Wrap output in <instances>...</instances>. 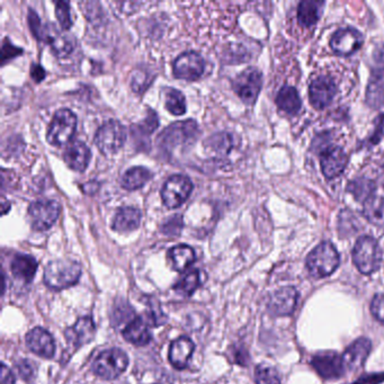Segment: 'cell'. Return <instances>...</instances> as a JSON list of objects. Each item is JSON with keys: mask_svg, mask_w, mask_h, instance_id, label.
<instances>
[{"mask_svg": "<svg viewBox=\"0 0 384 384\" xmlns=\"http://www.w3.org/2000/svg\"><path fill=\"white\" fill-rule=\"evenodd\" d=\"M122 334L125 340L136 346L148 345L152 339L148 323L142 319L141 317H136L134 320H131L123 329Z\"/></svg>", "mask_w": 384, "mask_h": 384, "instance_id": "obj_24", "label": "cell"}, {"mask_svg": "<svg viewBox=\"0 0 384 384\" xmlns=\"http://www.w3.org/2000/svg\"><path fill=\"white\" fill-rule=\"evenodd\" d=\"M16 369H18L19 376L25 380V381H30L31 378L35 374V367L34 363L29 361V360H21L16 364Z\"/></svg>", "mask_w": 384, "mask_h": 384, "instance_id": "obj_41", "label": "cell"}, {"mask_svg": "<svg viewBox=\"0 0 384 384\" xmlns=\"http://www.w3.org/2000/svg\"><path fill=\"white\" fill-rule=\"evenodd\" d=\"M60 205L54 200H39L29 207V216L34 230H49L59 218Z\"/></svg>", "mask_w": 384, "mask_h": 384, "instance_id": "obj_10", "label": "cell"}, {"mask_svg": "<svg viewBox=\"0 0 384 384\" xmlns=\"http://www.w3.org/2000/svg\"><path fill=\"white\" fill-rule=\"evenodd\" d=\"M337 93V87L331 78L319 77L314 79L309 87L310 103L317 110L328 106Z\"/></svg>", "mask_w": 384, "mask_h": 384, "instance_id": "obj_15", "label": "cell"}, {"mask_svg": "<svg viewBox=\"0 0 384 384\" xmlns=\"http://www.w3.org/2000/svg\"><path fill=\"white\" fill-rule=\"evenodd\" d=\"M381 247L374 238L363 236L355 243L353 249V262L362 274L369 275L381 266Z\"/></svg>", "mask_w": 384, "mask_h": 384, "instance_id": "obj_4", "label": "cell"}, {"mask_svg": "<svg viewBox=\"0 0 384 384\" xmlns=\"http://www.w3.org/2000/svg\"><path fill=\"white\" fill-rule=\"evenodd\" d=\"M236 145L234 134L227 132L213 134L205 141V148L209 151V154H212L216 159H225L229 157L236 148Z\"/></svg>", "mask_w": 384, "mask_h": 384, "instance_id": "obj_23", "label": "cell"}, {"mask_svg": "<svg viewBox=\"0 0 384 384\" xmlns=\"http://www.w3.org/2000/svg\"><path fill=\"white\" fill-rule=\"evenodd\" d=\"M27 347L40 358H52L56 354V344L49 331L36 327L26 335Z\"/></svg>", "mask_w": 384, "mask_h": 384, "instance_id": "obj_16", "label": "cell"}, {"mask_svg": "<svg viewBox=\"0 0 384 384\" xmlns=\"http://www.w3.org/2000/svg\"><path fill=\"white\" fill-rule=\"evenodd\" d=\"M376 185L374 182L367 178H358L351 182L347 186L349 193H352L354 198L360 202H365L373 198L376 193Z\"/></svg>", "mask_w": 384, "mask_h": 384, "instance_id": "obj_33", "label": "cell"}, {"mask_svg": "<svg viewBox=\"0 0 384 384\" xmlns=\"http://www.w3.org/2000/svg\"><path fill=\"white\" fill-rule=\"evenodd\" d=\"M90 158H92L90 149L81 141L70 142L65 147V154H63L65 163L74 172L83 173L88 167Z\"/></svg>", "mask_w": 384, "mask_h": 384, "instance_id": "obj_20", "label": "cell"}, {"mask_svg": "<svg viewBox=\"0 0 384 384\" xmlns=\"http://www.w3.org/2000/svg\"><path fill=\"white\" fill-rule=\"evenodd\" d=\"M193 189V183L185 175H173L163 184L161 198L168 209H176L185 203Z\"/></svg>", "mask_w": 384, "mask_h": 384, "instance_id": "obj_8", "label": "cell"}, {"mask_svg": "<svg viewBox=\"0 0 384 384\" xmlns=\"http://www.w3.org/2000/svg\"><path fill=\"white\" fill-rule=\"evenodd\" d=\"M94 140L95 145L102 154H116L125 145L127 130L121 122L109 120L98 129Z\"/></svg>", "mask_w": 384, "mask_h": 384, "instance_id": "obj_7", "label": "cell"}, {"mask_svg": "<svg viewBox=\"0 0 384 384\" xmlns=\"http://www.w3.org/2000/svg\"><path fill=\"white\" fill-rule=\"evenodd\" d=\"M29 24H30L31 31H32L34 36H35L36 39L40 40L42 30H43V25H42L41 21H40L38 14L35 12H33L32 9H31L30 14H29Z\"/></svg>", "mask_w": 384, "mask_h": 384, "instance_id": "obj_42", "label": "cell"}, {"mask_svg": "<svg viewBox=\"0 0 384 384\" xmlns=\"http://www.w3.org/2000/svg\"><path fill=\"white\" fill-rule=\"evenodd\" d=\"M205 63L201 54L194 51L184 52L178 56L173 63V72L178 79L187 80V81H195L202 77Z\"/></svg>", "mask_w": 384, "mask_h": 384, "instance_id": "obj_11", "label": "cell"}, {"mask_svg": "<svg viewBox=\"0 0 384 384\" xmlns=\"http://www.w3.org/2000/svg\"><path fill=\"white\" fill-rule=\"evenodd\" d=\"M152 175L149 169L138 166L127 169L122 177L121 185L127 191H136L145 186L150 181Z\"/></svg>", "mask_w": 384, "mask_h": 384, "instance_id": "obj_30", "label": "cell"}, {"mask_svg": "<svg viewBox=\"0 0 384 384\" xmlns=\"http://www.w3.org/2000/svg\"><path fill=\"white\" fill-rule=\"evenodd\" d=\"M200 272L198 269H193L191 272L186 273L181 278V281H178L175 284L174 290L177 291L179 294L185 296H191L193 293L198 290L200 287Z\"/></svg>", "mask_w": 384, "mask_h": 384, "instance_id": "obj_35", "label": "cell"}, {"mask_svg": "<svg viewBox=\"0 0 384 384\" xmlns=\"http://www.w3.org/2000/svg\"><path fill=\"white\" fill-rule=\"evenodd\" d=\"M367 104L372 109H380L384 106V70L378 69L374 70L369 77L367 85Z\"/></svg>", "mask_w": 384, "mask_h": 384, "instance_id": "obj_27", "label": "cell"}, {"mask_svg": "<svg viewBox=\"0 0 384 384\" xmlns=\"http://www.w3.org/2000/svg\"><path fill=\"white\" fill-rule=\"evenodd\" d=\"M168 257L173 269L177 272H184L195 260V251L187 245H178L168 251Z\"/></svg>", "mask_w": 384, "mask_h": 384, "instance_id": "obj_29", "label": "cell"}, {"mask_svg": "<svg viewBox=\"0 0 384 384\" xmlns=\"http://www.w3.org/2000/svg\"><path fill=\"white\" fill-rule=\"evenodd\" d=\"M372 349V344L367 338H360L349 345L342 355L346 371H356L363 367Z\"/></svg>", "mask_w": 384, "mask_h": 384, "instance_id": "obj_18", "label": "cell"}, {"mask_svg": "<svg viewBox=\"0 0 384 384\" xmlns=\"http://www.w3.org/2000/svg\"><path fill=\"white\" fill-rule=\"evenodd\" d=\"M363 43V35L352 27L338 30L330 40L331 49L340 56H351L356 52Z\"/></svg>", "mask_w": 384, "mask_h": 384, "instance_id": "obj_14", "label": "cell"}, {"mask_svg": "<svg viewBox=\"0 0 384 384\" xmlns=\"http://www.w3.org/2000/svg\"><path fill=\"white\" fill-rule=\"evenodd\" d=\"M183 229V218L182 216H174L163 223L161 231L166 236H178Z\"/></svg>", "mask_w": 384, "mask_h": 384, "instance_id": "obj_38", "label": "cell"}, {"mask_svg": "<svg viewBox=\"0 0 384 384\" xmlns=\"http://www.w3.org/2000/svg\"><path fill=\"white\" fill-rule=\"evenodd\" d=\"M1 384H15V376L6 364H1Z\"/></svg>", "mask_w": 384, "mask_h": 384, "instance_id": "obj_45", "label": "cell"}, {"mask_svg": "<svg viewBox=\"0 0 384 384\" xmlns=\"http://www.w3.org/2000/svg\"><path fill=\"white\" fill-rule=\"evenodd\" d=\"M38 266H39V264L36 262L35 258L32 257L30 255L24 254L16 255L10 264V269H12L14 278L24 283H30L32 281L36 271H38Z\"/></svg>", "mask_w": 384, "mask_h": 384, "instance_id": "obj_26", "label": "cell"}, {"mask_svg": "<svg viewBox=\"0 0 384 384\" xmlns=\"http://www.w3.org/2000/svg\"><path fill=\"white\" fill-rule=\"evenodd\" d=\"M378 129L381 131L382 136H384V114H382L380 118V125H378Z\"/></svg>", "mask_w": 384, "mask_h": 384, "instance_id": "obj_48", "label": "cell"}, {"mask_svg": "<svg viewBox=\"0 0 384 384\" xmlns=\"http://www.w3.org/2000/svg\"><path fill=\"white\" fill-rule=\"evenodd\" d=\"M95 323L92 318H80L72 327L65 330V338L72 347L79 349L81 346L90 343L95 337Z\"/></svg>", "mask_w": 384, "mask_h": 384, "instance_id": "obj_19", "label": "cell"}, {"mask_svg": "<svg viewBox=\"0 0 384 384\" xmlns=\"http://www.w3.org/2000/svg\"><path fill=\"white\" fill-rule=\"evenodd\" d=\"M129 358L122 349L103 351L93 363V372L103 380H115L127 371Z\"/></svg>", "mask_w": 384, "mask_h": 384, "instance_id": "obj_5", "label": "cell"}, {"mask_svg": "<svg viewBox=\"0 0 384 384\" xmlns=\"http://www.w3.org/2000/svg\"><path fill=\"white\" fill-rule=\"evenodd\" d=\"M298 298V291L294 287H282L271 296L269 311L275 316H289L296 309Z\"/></svg>", "mask_w": 384, "mask_h": 384, "instance_id": "obj_17", "label": "cell"}, {"mask_svg": "<svg viewBox=\"0 0 384 384\" xmlns=\"http://www.w3.org/2000/svg\"><path fill=\"white\" fill-rule=\"evenodd\" d=\"M305 264L311 276L316 278H326L337 269L339 254L333 243L326 241L311 251Z\"/></svg>", "mask_w": 384, "mask_h": 384, "instance_id": "obj_3", "label": "cell"}, {"mask_svg": "<svg viewBox=\"0 0 384 384\" xmlns=\"http://www.w3.org/2000/svg\"><path fill=\"white\" fill-rule=\"evenodd\" d=\"M200 129L194 120L175 122L159 134L158 148L165 154H172L177 149L189 148L198 139Z\"/></svg>", "mask_w": 384, "mask_h": 384, "instance_id": "obj_1", "label": "cell"}, {"mask_svg": "<svg viewBox=\"0 0 384 384\" xmlns=\"http://www.w3.org/2000/svg\"><path fill=\"white\" fill-rule=\"evenodd\" d=\"M81 272V265L76 260L56 259L47 264L43 278L51 290L60 291L78 283Z\"/></svg>", "mask_w": 384, "mask_h": 384, "instance_id": "obj_2", "label": "cell"}, {"mask_svg": "<svg viewBox=\"0 0 384 384\" xmlns=\"http://www.w3.org/2000/svg\"><path fill=\"white\" fill-rule=\"evenodd\" d=\"M76 129H77V118L74 112L67 109L56 111L49 125L47 134V142L54 147L68 145L76 132Z\"/></svg>", "mask_w": 384, "mask_h": 384, "instance_id": "obj_6", "label": "cell"}, {"mask_svg": "<svg viewBox=\"0 0 384 384\" xmlns=\"http://www.w3.org/2000/svg\"><path fill=\"white\" fill-rule=\"evenodd\" d=\"M56 15L63 30H69L72 25L71 19L70 6L67 1H58L56 3Z\"/></svg>", "mask_w": 384, "mask_h": 384, "instance_id": "obj_37", "label": "cell"}, {"mask_svg": "<svg viewBox=\"0 0 384 384\" xmlns=\"http://www.w3.org/2000/svg\"><path fill=\"white\" fill-rule=\"evenodd\" d=\"M195 349V345L189 338H177L173 342L169 347V362L175 369H183L189 365V360L192 358Z\"/></svg>", "mask_w": 384, "mask_h": 384, "instance_id": "obj_22", "label": "cell"}, {"mask_svg": "<svg viewBox=\"0 0 384 384\" xmlns=\"http://www.w3.org/2000/svg\"><path fill=\"white\" fill-rule=\"evenodd\" d=\"M347 163H349V157L340 147L329 145L320 154L322 173L328 179H334L343 174Z\"/></svg>", "mask_w": 384, "mask_h": 384, "instance_id": "obj_13", "label": "cell"}, {"mask_svg": "<svg viewBox=\"0 0 384 384\" xmlns=\"http://www.w3.org/2000/svg\"><path fill=\"white\" fill-rule=\"evenodd\" d=\"M311 365L326 380L340 378L346 372L343 358L334 352H322L314 355L311 360Z\"/></svg>", "mask_w": 384, "mask_h": 384, "instance_id": "obj_12", "label": "cell"}, {"mask_svg": "<svg viewBox=\"0 0 384 384\" xmlns=\"http://www.w3.org/2000/svg\"><path fill=\"white\" fill-rule=\"evenodd\" d=\"M276 105L280 110L289 115H296L302 107L301 98L296 88L291 86L282 87L276 96Z\"/></svg>", "mask_w": 384, "mask_h": 384, "instance_id": "obj_28", "label": "cell"}, {"mask_svg": "<svg viewBox=\"0 0 384 384\" xmlns=\"http://www.w3.org/2000/svg\"><path fill=\"white\" fill-rule=\"evenodd\" d=\"M150 78L145 71H134L132 78V88L134 92L141 93L150 85Z\"/></svg>", "mask_w": 384, "mask_h": 384, "instance_id": "obj_39", "label": "cell"}, {"mask_svg": "<svg viewBox=\"0 0 384 384\" xmlns=\"http://www.w3.org/2000/svg\"><path fill=\"white\" fill-rule=\"evenodd\" d=\"M31 76L33 79L35 80V83H41L42 80L45 78V69L42 68L41 65L34 63L31 68Z\"/></svg>", "mask_w": 384, "mask_h": 384, "instance_id": "obj_46", "label": "cell"}, {"mask_svg": "<svg viewBox=\"0 0 384 384\" xmlns=\"http://www.w3.org/2000/svg\"><path fill=\"white\" fill-rule=\"evenodd\" d=\"M141 219L142 213L139 209L123 207L116 212L113 219L112 227L118 232H130L139 227Z\"/></svg>", "mask_w": 384, "mask_h": 384, "instance_id": "obj_25", "label": "cell"}, {"mask_svg": "<svg viewBox=\"0 0 384 384\" xmlns=\"http://www.w3.org/2000/svg\"><path fill=\"white\" fill-rule=\"evenodd\" d=\"M8 40H5L3 45V63H6L7 60H10L14 58V56H19V54H22L21 49L14 47V45L9 42L7 43Z\"/></svg>", "mask_w": 384, "mask_h": 384, "instance_id": "obj_43", "label": "cell"}, {"mask_svg": "<svg viewBox=\"0 0 384 384\" xmlns=\"http://www.w3.org/2000/svg\"><path fill=\"white\" fill-rule=\"evenodd\" d=\"M363 214L369 223L384 231V198L373 196L364 203Z\"/></svg>", "mask_w": 384, "mask_h": 384, "instance_id": "obj_32", "label": "cell"}, {"mask_svg": "<svg viewBox=\"0 0 384 384\" xmlns=\"http://www.w3.org/2000/svg\"><path fill=\"white\" fill-rule=\"evenodd\" d=\"M325 3L320 1H302L298 3V19L305 27L314 26L321 16L322 7Z\"/></svg>", "mask_w": 384, "mask_h": 384, "instance_id": "obj_31", "label": "cell"}, {"mask_svg": "<svg viewBox=\"0 0 384 384\" xmlns=\"http://www.w3.org/2000/svg\"><path fill=\"white\" fill-rule=\"evenodd\" d=\"M40 40L47 42L56 56H68L74 50V42L70 36L65 35L59 30H56V27L54 25L43 26Z\"/></svg>", "mask_w": 384, "mask_h": 384, "instance_id": "obj_21", "label": "cell"}, {"mask_svg": "<svg viewBox=\"0 0 384 384\" xmlns=\"http://www.w3.org/2000/svg\"><path fill=\"white\" fill-rule=\"evenodd\" d=\"M373 58H374V61L378 65H384V43L376 47V50H374V54H373Z\"/></svg>", "mask_w": 384, "mask_h": 384, "instance_id": "obj_47", "label": "cell"}, {"mask_svg": "<svg viewBox=\"0 0 384 384\" xmlns=\"http://www.w3.org/2000/svg\"><path fill=\"white\" fill-rule=\"evenodd\" d=\"M371 312L378 321L384 323V293L376 294L371 303Z\"/></svg>", "mask_w": 384, "mask_h": 384, "instance_id": "obj_40", "label": "cell"}, {"mask_svg": "<svg viewBox=\"0 0 384 384\" xmlns=\"http://www.w3.org/2000/svg\"><path fill=\"white\" fill-rule=\"evenodd\" d=\"M256 384H281L278 371L269 365H258L255 369Z\"/></svg>", "mask_w": 384, "mask_h": 384, "instance_id": "obj_36", "label": "cell"}, {"mask_svg": "<svg viewBox=\"0 0 384 384\" xmlns=\"http://www.w3.org/2000/svg\"><path fill=\"white\" fill-rule=\"evenodd\" d=\"M263 85V74L254 67H249L240 72L234 80V89L245 104L253 105L257 99Z\"/></svg>", "mask_w": 384, "mask_h": 384, "instance_id": "obj_9", "label": "cell"}, {"mask_svg": "<svg viewBox=\"0 0 384 384\" xmlns=\"http://www.w3.org/2000/svg\"><path fill=\"white\" fill-rule=\"evenodd\" d=\"M381 181H382V185H383V186H384V166H383V167H382Z\"/></svg>", "mask_w": 384, "mask_h": 384, "instance_id": "obj_49", "label": "cell"}, {"mask_svg": "<svg viewBox=\"0 0 384 384\" xmlns=\"http://www.w3.org/2000/svg\"><path fill=\"white\" fill-rule=\"evenodd\" d=\"M384 381V373H372L361 376L353 384H380Z\"/></svg>", "mask_w": 384, "mask_h": 384, "instance_id": "obj_44", "label": "cell"}, {"mask_svg": "<svg viewBox=\"0 0 384 384\" xmlns=\"http://www.w3.org/2000/svg\"><path fill=\"white\" fill-rule=\"evenodd\" d=\"M165 106L173 115L181 116L186 113V99L177 89H168L165 94Z\"/></svg>", "mask_w": 384, "mask_h": 384, "instance_id": "obj_34", "label": "cell"}]
</instances>
